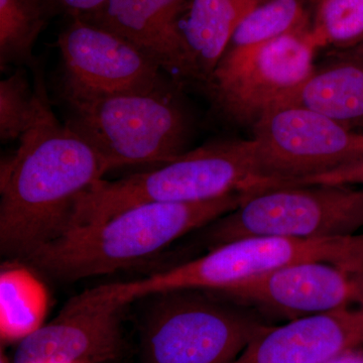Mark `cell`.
Wrapping results in <instances>:
<instances>
[{
	"mask_svg": "<svg viewBox=\"0 0 363 363\" xmlns=\"http://www.w3.org/2000/svg\"><path fill=\"white\" fill-rule=\"evenodd\" d=\"M208 250L253 236L323 238L353 235L363 227V187L303 185L247 195L210 223Z\"/></svg>",
	"mask_w": 363,
	"mask_h": 363,
	"instance_id": "7",
	"label": "cell"
},
{
	"mask_svg": "<svg viewBox=\"0 0 363 363\" xmlns=\"http://www.w3.org/2000/svg\"><path fill=\"white\" fill-rule=\"evenodd\" d=\"M245 193L197 203H147L107 220L73 227L26 257L63 281L105 276L155 257L186 234L240 206Z\"/></svg>",
	"mask_w": 363,
	"mask_h": 363,
	"instance_id": "2",
	"label": "cell"
},
{
	"mask_svg": "<svg viewBox=\"0 0 363 363\" xmlns=\"http://www.w3.org/2000/svg\"><path fill=\"white\" fill-rule=\"evenodd\" d=\"M288 105H301L363 130V44L333 50Z\"/></svg>",
	"mask_w": 363,
	"mask_h": 363,
	"instance_id": "15",
	"label": "cell"
},
{
	"mask_svg": "<svg viewBox=\"0 0 363 363\" xmlns=\"http://www.w3.org/2000/svg\"><path fill=\"white\" fill-rule=\"evenodd\" d=\"M49 293L35 272L21 264L0 272V338L21 342L44 326Z\"/></svg>",
	"mask_w": 363,
	"mask_h": 363,
	"instance_id": "17",
	"label": "cell"
},
{
	"mask_svg": "<svg viewBox=\"0 0 363 363\" xmlns=\"http://www.w3.org/2000/svg\"><path fill=\"white\" fill-rule=\"evenodd\" d=\"M303 185H362L363 186V159L345 164L310 178L303 179L294 183L292 186Z\"/></svg>",
	"mask_w": 363,
	"mask_h": 363,
	"instance_id": "22",
	"label": "cell"
},
{
	"mask_svg": "<svg viewBox=\"0 0 363 363\" xmlns=\"http://www.w3.org/2000/svg\"><path fill=\"white\" fill-rule=\"evenodd\" d=\"M152 297L140 329V363H233L271 325L252 306L213 291Z\"/></svg>",
	"mask_w": 363,
	"mask_h": 363,
	"instance_id": "5",
	"label": "cell"
},
{
	"mask_svg": "<svg viewBox=\"0 0 363 363\" xmlns=\"http://www.w3.org/2000/svg\"><path fill=\"white\" fill-rule=\"evenodd\" d=\"M30 87L23 69L0 82V138L2 143L21 140L37 123L48 96L40 77Z\"/></svg>",
	"mask_w": 363,
	"mask_h": 363,
	"instance_id": "20",
	"label": "cell"
},
{
	"mask_svg": "<svg viewBox=\"0 0 363 363\" xmlns=\"http://www.w3.org/2000/svg\"><path fill=\"white\" fill-rule=\"evenodd\" d=\"M126 306L102 286L72 298L58 316L18 343L13 363H111L123 354Z\"/></svg>",
	"mask_w": 363,
	"mask_h": 363,
	"instance_id": "11",
	"label": "cell"
},
{
	"mask_svg": "<svg viewBox=\"0 0 363 363\" xmlns=\"http://www.w3.org/2000/svg\"><path fill=\"white\" fill-rule=\"evenodd\" d=\"M363 345V309L350 307L267 326L233 363H326Z\"/></svg>",
	"mask_w": 363,
	"mask_h": 363,
	"instance_id": "14",
	"label": "cell"
},
{
	"mask_svg": "<svg viewBox=\"0 0 363 363\" xmlns=\"http://www.w3.org/2000/svg\"><path fill=\"white\" fill-rule=\"evenodd\" d=\"M20 143L1 167L0 250L26 259L68 230L81 197L109 169L89 143L60 123L49 100Z\"/></svg>",
	"mask_w": 363,
	"mask_h": 363,
	"instance_id": "1",
	"label": "cell"
},
{
	"mask_svg": "<svg viewBox=\"0 0 363 363\" xmlns=\"http://www.w3.org/2000/svg\"><path fill=\"white\" fill-rule=\"evenodd\" d=\"M353 281H354L355 293H357L355 304L359 305V307L363 309V269L353 276Z\"/></svg>",
	"mask_w": 363,
	"mask_h": 363,
	"instance_id": "24",
	"label": "cell"
},
{
	"mask_svg": "<svg viewBox=\"0 0 363 363\" xmlns=\"http://www.w3.org/2000/svg\"><path fill=\"white\" fill-rule=\"evenodd\" d=\"M311 28L229 50L205 87L229 121L253 125L272 109L290 104L315 70Z\"/></svg>",
	"mask_w": 363,
	"mask_h": 363,
	"instance_id": "8",
	"label": "cell"
},
{
	"mask_svg": "<svg viewBox=\"0 0 363 363\" xmlns=\"http://www.w3.org/2000/svg\"><path fill=\"white\" fill-rule=\"evenodd\" d=\"M58 48L62 97L138 92L176 82L135 45L78 16L60 33Z\"/></svg>",
	"mask_w": 363,
	"mask_h": 363,
	"instance_id": "10",
	"label": "cell"
},
{
	"mask_svg": "<svg viewBox=\"0 0 363 363\" xmlns=\"http://www.w3.org/2000/svg\"><path fill=\"white\" fill-rule=\"evenodd\" d=\"M311 33L317 47L344 50L363 44V0H316Z\"/></svg>",
	"mask_w": 363,
	"mask_h": 363,
	"instance_id": "21",
	"label": "cell"
},
{
	"mask_svg": "<svg viewBox=\"0 0 363 363\" xmlns=\"http://www.w3.org/2000/svg\"><path fill=\"white\" fill-rule=\"evenodd\" d=\"M45 0H0V64H32L33 45L51 16Z\"/></svg>",
	"mask_w": 363,
	"mask_h": 363,
	"instance_id": "18",
	"label": "cell"
},
{
	"mask_svg": "<svg viewBox=\"0 0 363 363\" xmlns=\"http://www.w3.org/2000/svg\"><path fill=\"white\" fill-rule=\"evenodd\" d=\"M262 190L252 138L220 140L184 152L150 171L98 181L81 197L69 229L107 220L147 203L204 202Z\"/></svg>",
	"mask_w": 363,
	"mask_h": 363,
	"instance_id": "3",
	"label": "cell"
},
{
	"mask_svg": "<svg viewBox=\"0 0 363 363\" xmlns=\"http://www.w3.org/2000/svg\"><path fill=\"white\" fill-rule=\"evenodd\" d=\"M266 0H189L179 18L198 82L206 85L236 28Z\"/></svg>",
	"mask_w": 363,
	"mask_h": 363,
	"instance_id": "16",
	"label": "cell"
},
{
	"mask_svg": "<svg viewBox=\"0 0 363 363\" xmlns=\"http://www.w3.org/2000/svg\"><path fill=\"white\" fill-rule=\"evenodd\" d=\"M189 0H106L94 13L78 16L142 50L178 84L198 81L179 30Z\"/></svg>",
	"mask_w": 363,
	"mask_h": 363,
	"instance_id": "13",
	"label": "cell"
},
{
	"mask_svg": "<svg viewBox=\"0 0 363 363\" xmlns=\"http://www.w3.org/2000/svg\"><path fill=\"white\" fill-rule=\"evenodd\" d=\"M50 13H64L71 18L83 16L96 11L106 0H45Z\"/></svg>",
	"mask_w": 363,
	"mask_h": 363,
	"instance_id": "23",
	"label": "cell"
},
{
	"mask_svg": "<svg viewBox=\"0 0 363 363\" xmlns=\"http://www.w3.org/2000/svg\"><path fill=\"white\" fill-rule=\"evenodd\" d=\"M252 128L262 191L289 187L363 159V130L301 105L272 109Z\"/></svg>",
	"mask_w": 363,
	"mask_h": 363,
	"instance_id": "9",
	"label": "cell"
},
{
	"mask_svg": "<svg viewBox=\"0 0 363 363\" xmlns=\"http://www.w3.org/2000/svg\"><path fill=\"white\" fill-rule=\"evenodd\" d=\"M182 86L90 97H62L66 124L104 159L109 171L160 164L187 152L193 121Z\"/></svg>",
	"mask_w": 363,
	"mask_h": 363,
	"instance_id": "4",
	"label": "cell"
},
{
	"mask_svg": "<svg viewBox=\"0 0 363 363\" xmlns=\"http://www.w3.org/2000/svg\"><path fill=\"white\" fill-rule=\"evenodd\" d=\"M313 262H328L354 276L363 269V235L241 238L180 266L131 281L128 291L133 298L177 290L219 292L281 267Z\"/></svg>",
	"mask_w": 363,
	"mask_h": 363,
	"instance_id": "6",
	"label": "cell"
},
{
	"mask_svg": "<svg viewBox=\"0 0 363 363\" xmlns=\"http://www.w3.org/2000/svg\"><path fill=\"white\" fill-rule=\"evenodd\" d=\"M308 25L309 16L304 0H266L241 21L226 51L245 49L289 33L303 32L309 30Z\"/></svg>",
	"mask_w": 363,
	"mask_h": 363,
	"instance_id": "19",
	"label": "cell"
},
{
	"mask_svg": "<svg viewBox=\"0 0 363 363\" xmlns=\"http://www.w3.org/2000/svg\"><path fill=\"white\" fill-rule=\"evenodd\" d=\"M217 293L290 320L348 308L357 298L352 274L320 262L291 264Z\"/></svg>",
	"mask_w": 363,
	"mask_h": 363,
	"instance_id": "12",
	"label": "cell"
}]
</instances>
